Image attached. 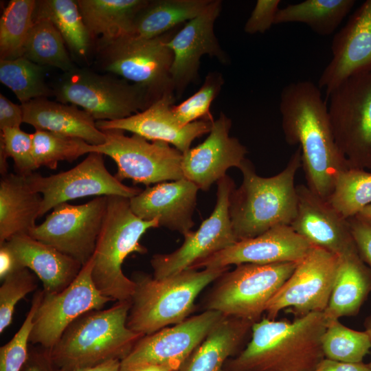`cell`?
Segmentation results:
<instances>
[{
    "label": "cell",
    "instance_id": "6da1fadb",
    "mask_svg": "<svg viewBox=\"0 0 371 371\" xmlns=\"http://www.w3.org/2000/svg\"><path fill=\"white\" fill-rule=\"evenodd\" d=\"M280 111L286 142L300 148L307 187L328 201L337 175L350 166L335 141L319 87L310 80L286 85Z\"/></svg>",
    "mask_w": 371,
    "mask_h": 371
},
{
    "label": "cell",
    "instance_id": "7a4b0ae2",
    "mask_svg": "<svg viewBox=\"0 0 371 371\" xmlns=\"http://www.w3.org/2000/svg\"><path fill=\"white\" fill-rule=\"evenodd\" d=\"M326 321L311 313L292 322L265 317L251 327V338L225 371H312L324 358L321 338Z\"/></svg>",
    "mask_w": 371,
    "mask_h": 371
},
{
    "label": "cell",
    "instance_id": "3957f363",
    "mask_svg": "<svg viewBox=\"0 0 371 371\" xmlns=\"http://www.w3.org/2000/svg\"><path fill=\"white\" fill-rule=\"evenodd\" d=\"M301 167L300 147L285 168L270 177L258 175L252 163L245 160L239 168L243 182L232 192L229 207L238 241L254 238L278 225L291 224L297 208L295 177Z\"/></svg>",
    "mask_w": 371,
    "mask_h": 371
},
{
    "label": "cell",
    "instance_id": "277c9868",
    "mask_svg": "<svg viewBox=\"0 0 371 371\" xmlns=\"http://www.w3.org/2000/svg\"><path fill=\"white\" fill-rule=\"evenodd\" d=\"M130 300L89 311L74 321L49 350L57 371H74L123 359L144 335L126 325Z\"/></svg>",
    "mask_w": 371,
    "mask_h": 371
},
{
    "label": "cell",
    "instance_id": "5b68a950",
    "mask_svg": "<svg viewBox=\"0 0 371 371\" xmlns=\"http://www.w3.org/2000/svg\"><path fill=\"white\" fill-rule=\"evenodd\" d=\"M229 269V267L187 269L163 278L135 273L128 328L146 335L182 322L195 310V301L201 291Z\"/></svg>",
    "mask_w": 371,
    "mask_h": 371
},
{
    "label": "cell",
    "instance_id": "8992f818",
    "mask_svg": "<svg viewBox=\"0 0 371 371\" xmlns=\"http://www.w3.org/2000/svg\"><path fill=\"white\" fill-rule=\"evenodd\" d=\"M158 220L146 221L132 211L129 199L107 196L106 213L93 254L92 278L102 295L113 301L131 300L135 283L122 271V264L132 253L145 254L139 240Z\"/></svg>",
    "mask_w": 371,
    "mask_h": 371
},
{
    "label": "cell",
    "instance_id": "52a82bcc",
    "mask_svg": "<svg viewBox=\"0 0 371 371\" xmlns=\"http://www.w3.org/2000/svg\"><path fill=\"white\" fill-rule=\"evenodd\" d=\"M53 90L58 102L81 107L95 121L126 118L158 100L144 87L87 68L65 73Z\"/></svg>",
    "mask_w": 371,
    "mask_h": 371
},
{
    "label": "cell",
    "instance_id": "ba28073f",
    "mask_svg": "<svg viewBox=\"0 0 371 371\" xmlns=\"http://www.w3.org/2000/svg\"><path fill=\"white\" fill-rule=\"evenodd\" d=\"M297 263L236 265L234 269L227 270L215 281L205 297L203 310L215 311L225 317L257 322Z\"/></svg>",
    "mask_w": 371,
    "mask_h": 371
},
{
    "label": "cell",
    "instance_id": "9c48e42d",
    "mask_svg": "<svg viewBox=\"0 0 371 371\" xmlns=\"http://www.w3.org/2000/svg\"><path fill=\"white\" fill-rule=\"evenodd\" d=\"M177 30L152 38L124 36L97 45L103 69L144 87L157 99L175 93L170 76L173 54L167 43Z\"/></svg>",
    "mask_w": 371,
    "mask_h": 371
},
{
    "label": "cell",
    "instance_id": "30bf717a",
    "mask_svg": "<svg viewBox=\"0 0 371 371\" xmlns=\"http://www.w3.org/2000/svg\"><path fill=\"white\" fill-rule=\"evenodd\" d=\"M327 98L335 139L349 166L371 169V72L347 79Z\"/></svg>",
    "mask_w": 371,
    "mask_h": 371
},
{
    "label": "cell",
    "instance_id": "8fae6325",
    "mask_svg": "<svg viewBox=\"0 0 371 371\" xmlns=\"http://www.w3.org/2000/svg\"><path fill=\"white\" fill-rule=\"evenodd\" d=\"M104 144L91 146V153L111 157L116 164L115 177L120 181L131 179L146 186L183 178V153L164 142H149L136 134L126 136L123 131H103Z\"/></svg>",
    "mask_w": 371,
    "mask_h": 371
},
{
    "label": "cell",
    "instance_id": "7c38bea8",
    "mask_svg": "<svg viewBox=\"0 0 371 371\" xmlns=\"http://www.w3.org/2000/svg\"><path fill=\"white\" fill-rule=\"evenodd\" d=\"M338 262V256L312 246L268 303L266 317L276 319L282 311L292 313L295 318L323 313L329 302Z\"/></svg>",
    "mask_w": 371,
    "mask_h": 371
},
{
    "label": "cell",
    "instance_id": "4fadbf2b",
    "mask_svg": "<svg viewBox=\"0 0 371 371\" xmlns=\"http://www.w3.org/2000/svg\"><path fill=\"white\" fill-rule=\"evenodd\" d=\"M31 188L41 194L39 217L56 205L89 196H120L131 199L142 190L128 186L106 169L103 155L91 153L71 169L47 177L32 173L26 177Z\"/></svg>",
    "mask_w": 371,
    "mask_h": 371
},
{
    "label": "cell",
    "instance_id": "5bb4252c",
    "mask_svg": "<svg viewBox=\"0 0 371 371\" xmlns=\"http://www.w3.org/2000/svg\"><path fill=\"white\" fill-rule=\"evenodd\" d=\"M107 196H98L82 205H56L29 235L79 262L92 258L104 218Z\"/></svg>",
    "mask_w": 371,
    "mask_h": 371
},
{
    "label": "cell",
    "instance_id": "9a60e30c",
    "mask_svg": "<svg viewBox=\"0 0 371 371\" xmlns=\"http://www.w3.org/2000/svg\"><path fill=\"white\" fill-rule=\"evenodd\" d=\"M234 188L233 179L227 175L217 182L216 203L210 216L196 231L183 236V243L177 249L153 256L150 265L154 278H163L189 269L196 262L238 241L229 211L230 196Z\"/></svg>",
    "mask_w": 371,
    "mask_h": 371
},
{
    "label": "cell",
    "instance_id": "2e32d148",
    "mask_svg": "<svg viewBox=\"0 0 371 371\" xmlns=\"http://www.w3.org/2000/svg\"><path fill=\"white\" fill-rule=\"evenodd\" d=\"M93 255L75 280L58 293L44 292L35 313L30 343L52 348L66 328L82 315L100 310L111 298L104 296L92 278Z\"/></svg>",
    "mask_w": 371,
    "mask_h": 371
},
{
    "label": "cell",
    "instance_id": "e0dca14e",
    "mask_svg": "<svg viewBox=\"0 0 371 371\" xmlns=\"http://www.w3.org/2000/svg\"><path fill=\"white\" fill-rule=\"evenodd\" d=\"M215 311H204L172 326L142 336L120 361V371L144 363H181L224 317Z\"/></svg>",
    "mask_w": 371,
    "mask_h": 371
},
{
    "label": "cell",
    "instance_id": "ac0fdd59",
    "mask_svg": "<svg viewBox=\"0 0 371 371\" xmlns=\"http://www.w3.org/2000/svg\"><path fill=\"white\" fill-rule=\"evenodd\" d=\"M221 8V1L211 0L202 12L186 23L168 41L173 54L170 76L177 96L196 80L203 55L214 57L222 64L229 63V57L222 49L214 30Z\"/></svg>",
    "mask_w": 371,
    "mask_h": 371
},
{
    "label": "cell",
    "instance_id": "d6986e66",
    "mask_svg": "<svg viewBox=\"0 0 371 371\" xmlns=\"http://www.w3.org/2000/svg\"><path fill=\"white\" fill-rule=\"evenodd\" d=\"M312 246L291 225H278L254 238L238 240L196 262L189 269L227 267L244 263H297L306 256Z\"/></svg>",
    "mask_w": 371,
    "mask_h": 371
},
{
    "label": "cell",
    "instance_id": "ffe728a7",
    "mask_svg": "<svg viewBox=\"0 0 371 371\" xmlns=\"http://www.w3.org/2000/svg\"><path fill=\"white\" fill-rule=\"evenodd\" d=\"M232 120L221 113L212 123L207 137L183 154V178L199 190L207 191L212 185L226 176L232 167L240 168L248 150L240 141L229 135Z\"/></svg>",
    "mask_w": 371,
    "mask_h": 371
},
{
    "label": "cell",
    "instance_id": "44dd1931",
    "mask_svg": "<svg viewBox=\"0 0 371 371\" xmlns=\"http://www.w3.org/2000/svg\"><path fill=\"white\" fill-rule=\"evenodd\" d=\"M333 57L322 73L318 87L326 98L347 79L371 72V0L364 1L333 36Z\"/></svg>",
    "mask_w": 371,
    "mask_h": 371
},
{
    "label": "cell",
    "instance_id": "7402d4cb",
    "mask_svg": "<svg viewBox=\"0 0 371 371\" xmlns=\"http://www.w3.org/2000/svg\"><path fill=\"white\" fill-rule=\"evenodd\" d=\"M175 100L174 93L166 94L142 111L121 120L96 121V126L102 131H126L148 141L166 142L183 154L195 139L210 132L214 120L204 119L182 125L172 110Z\"/></svg>",
    "mask_w": 371,
    "mask_h": 371
},
{
    "label": "cell",
    "instance_id": "603a6c76",
    "mask_svg": "<svg viewBox=\"0 0 371 371\" xmlns=\"http://www.w3.org/2000/svg\"><path fill=\"white\" fill-rule=\"evenodd\" d=\"M297 208L291 227L311 245L339 257L357 250L348 220L307 186H296Z\"/></svg>",
    "mask_w": 371,
    "mask_h": 371
},
{
    "label": "cell",
    "instance_id": "cb8c5ba5",
    "mask_svg": "<svg viewBox=\"0 0 371 371\" xmlns=\"http://www.w3.org/2000/svg\"><path fill=\"white\" fill-rule=\"evenodd\" d=\"M199 188L183 178L147 186L129 199L133 213L142 220H158L159 227L186 235L193 227Z\"/></svg>",
    "mask_w": 371,
    "mask_h": 371
},
{
    "label": "cell",
    "instance_id": "d4e9b609",
    "mask_svg": "<svg viewBox=\"0 0 371 371\" xmlns=\"http://www.w3.org/2000/svg\"><path fill=\"white\" fill-rule=\"evenodd\" d=\"M4 243L14 256L16 269L31 270L42 281L45 293L65 289L82 267L77 260L30 235H16Z\"/></svg>",
    "mask_w": 371,
    "mask_h": 371
},
{
    "label": "cell",
    "instance_id": "484cf974",
    "mask_svg": "<svg viewBox=\"0 0 371 371\" xmlns=\"http://www.w3.org/2000/svg\"><path fill=\"white\" fill-rule=\"evenodd\" d=\"M21 104L23 122L36 130L78 137L94 146L102 145L106 140V134L97 127L93 117L76 105L46 98Z\"/></svg>",
    "mask_w": 371,
    "mask_h": 371
},
{
    "label": "cell",
    "instance_id": "4316f807",
    "mask_svg": "<svg viewBox=\"0 0 371 371\" xmlns=\"http://www.w3.org/2000/svg\"><path fill=\"white\" fill-rule=\"evenodd\" d=\"M41 194L30 186L26 177L13 173L0 181V245L34 228L42 203Z\"/></svg>",
    "mask_w": 371,
    "mask_h": 371
},
{
    "label": "cell",
    "instance_id": "83f0119b",
    "mask_svg": "<svg viewBox=\"0 0 371 371\" xmlns=\"http://www.w3.org/2000/svg\"><path fill=\"white\" fill-rule=\"evenodd\" d=\"M371 292V271L357 249L339 257L335 281L327 307L326 322L357 315Z\"/></svg>",
    "mask_w": 371,
    "mask_h": 371
},
{
    "label": "cell",
    "instance_id": "f1b7e54d",
    "mask_svg": "<svg viewBox=\"0 0 371 371\" xmlns=\"http://www.w3.org/2000/svg\"><path fill=\"white\" fill-rule=\"evenodd\" d=\"M254 324L224 316L175 371H225L227 361L240 348Z\"/></svg>",
    "mask_w": 371,
    "mask_h": 371
},
{
    "label": "cell",
    "instance_id": "f546056e",
    "mask_svg": "<svg viewBox=\"0 0 371 371\" xmlns=\"http://www.w3.org/2000/svg\"><path fill=\"white\" fill-rule=\"evenodd\" d=\"M148 0H77L91 40L108 43L128 34L133 21Z\"/></svg>",
    "mask_w": 371,
    "mask_h": 371
},
{
    "label": "cell",
    "instance_id": "4dcf8cb0",
    "mask_svg": "<svg viewBox=\"0 0 371 371\" xmlns=\"http://www.w3.org/2000/svg\"><path fill=\"white\" fill-rule=\"evenodd\" d=\"M211 0H155L135 16L126 36L152 38L164 34L198 16Z\"/></svg>",
    "mask_w": 371,
    "mask_h": 371
},
{
    "label": "cell",
    "instance_id": "1f68e13d",
    "mask_svg": "<svg viewBox=\"0 0 371 371\" xmlns=\"http://www.w3.org/2000/svg\"><path fill=\"white\" fill-rule=\"evenodd\" d=\"M355 4L354 0H306L279 8L274 25L302 23L315 33L332 34Z\"/></svg>",
    "mask_w": 371,
    "mask_h": 371
},
{
    "label": "cell",
    "instance_id": "d6a6232c",
    "mask_svg": "<svg viewBox=\"0 0 371 371\" xmlns=\"http://www.w3.org/2000/svg\"><path fill=\"white\" fill-rule=\"evenodd\" d=\"M35 19L49 20L61 34L71 54L79 58H87L92 40L76 1H36L33 14V19Z\"/></svg>",
    "mask_w": 371,
    "mask_h": 371
},
{
    "label": "cell",
    "instance_id": "836d02e7",
    "mask_svg": "<svg viewBox=\"0 0 371 371\" xmlns=\"http://www.w3.org/2000/svg\"><path fill=\"white\" fill-rule=\"evenodd\" d=\"M23 56L42 67H54L65 73L75 68L61 34L47 19H33Z\"/></svg>",
    "mask_w": 371,
    "mask_h": 371
},
{
    "label": "cell",
    "instance_id": "e575fe53",
    "mask_svg": "<svg viewBox=\"0 0 371 371\" xmlns=\"http://www.w3.org/2000/svg\"><path fill=\"white\" fill-rule=\"evenodd\" d=\"M0 81L10 89L21 104L54 96L45 80L43 67L22 56L0 60Z\"/></svg>",
    "mask_w": 371,
    "mask_h": 371
},
{
    "label": "cell",
    "instance_id": "d590c367",
    "mask_svg": "<svg viewBox=\"0 0 371 371\" xmlns=\"http://www.w3.org/2000/svg\"><path fill=\"white\" fill-rule=\"evenodd\" d=\"M35 0H11L0 19V60L22 57L33 24Z\"/></svg>",
    "mask_w": 371,
    "mask_h": 371
},
{
    "label": "cell",
    "instance_id": "8d00e7d4",
    "mask_svg": "<svg viewBox=\"0 0 371 371\" xmlns=\"http://www.w3.org/2000/svg\"><path fill=\"white\" fill-rule=\"evenodd\" d=\"M328 201L344 218L355 217L371 203V172L351 167L342 170Z\"/></svg>",
    "mask_w": 371,
    "mask_h": 371
},
{
    "label": "cell",
    "instance_id": "74e56055",
    "mask_svg": "<svg viewBox=\"0 0 371 371\" xmlns=\"http://www.w3.org/2000/svg\"><path fill=\"white\" fill-rule=\"evenodd\" d=\"M325 358L347 363H361L370 352L371 341L368 333L342 324L339 319L326 322L321 338Z\"/></svg>",
    "mask_w": 371,
    "mask_h": 371
},
{
    "label": "cell",
    "instance_id": "f35d334b",
    "mask_svg": "<svg viewBox=\"0 0 371 371\" xmlns=\"http://www.w3.org/2000/svg\"><path fill=\"white\" fill-rule=\"evenodd\" d=\"M33 157L38 168L56 170L59 161L71 162L89 154L91 144L82 139L49 131L36 130L32 133Z\"/></svg>",
    "mask_w": 371,
    "mask_h": 371
},
{
    "label": "cell",
    "instance_id": "ab89813d",
    "mask_svg": "<svg viewBox=\"0 0 371 371\" xmlns=\"http://www.w3.org/2000/svg\"><path fill=\"white\" fill-rule=\"evenodd\" d=\"M223 84L224 80L221 73H209L196 93L179 104L172 106V112L179 122L187 125L204 119L213 121L210 108Z\"/></svg>",
    "mask_w": 371,
    "mask_h": 371
},
{
    "label": "cell",
    "instance_id": "60d3db41",
    "mask_svg": "<svg viewBox=\"0 0 371 371\" xmlns=\"http://www.w3.org/2000/svg\"><path fill=\"white\" fill-rule=\"evenodd\" d=\"M37 276L27 268H19L8 274L0 287V333L12 322L15 306L37 288Z\"/></svg>",
    "mask_w": 371,
    "mask_h": 371
},
{
    "label": "cell",
    "instance_id": "b9f144b4",
    "mask_svg": "<svg viewBox=\"0 0 371 371\" xmlns=\"http://www.w3.org/2000/svg\"><path fill=\"white\" fill-rule=\"evenodd\" d=\"M43 295V290L36 292L22 326L11 340L0 348V371H21L27 361L33 320Z\"/></svg>",
    "mask_w": 371,
    "mask_h": 371
},
{
    "label": "cell",
    "instance_id": "7bdbcfd3",
    "mask_svg": "<svg viewBox=\"0 0 371 371\" xmlns=\"http://www.w3.org/2000/svg\"><path fill=\"white\" fill-rule=\"evenodd\" d=\"M0 150L14 163L16 174L27 177L38 168L33 157L32 134L21 128H5L1 130Z\"/></svg>",
    "mask_w": 371,
    "mask_h": 371
},
{
    "label": "cell",
    "instance_id": "ee69618b",
    "mask_svg": "<svg viewBox=\"0 0 371 371\" xmlns=\"http://www.w3.org/2000/svg\"><path fill=\"white\" fill-rule=\"evenodd\" d=\"M280 3V0H258L245 24L244 31L254 34L269 30L274 25Z\"/></svg>",
    "mask_w": 371,
    "mask_h": 371
},
{
    "label": "cell",
    "instance_id": "f6af8a7d",
    "mask_svg": "<svg viewBox=\"0 0 371 371\" xmlns=\"http://www.w3.org/2000/svg\"><path fill=\"white\" fill-rule=\"evenodd\" d=\"M348 221L358 253L371 271V225L355 217Z\"/></svg>",
    "mask_w": 371,
    "mask_h": 371
},
{
    "label": "cell",
    "instance_id": "bcb514c9",
    "mask_svg": "<svg viewBox=\"0 0 371 371\" xmlns=\"http://www.w3.org/2000/svg\"><path fill=\"white\" fill-rule=\"evenodd\" d=\"M23 122V111L21 104L13 103L0 94V129L20 128Z\"/></svg>",
    "mask_w": 371,
    "mask_h": 371
},
{
    "label": "cell",
    "instance_id": "7dc6e473",
    "mask_svg": "<svg viewBox=\"0 0 371 371\" xmlns=\"http://www.w3.org/2000/svg\"><path fill=\"white\" fill-rule=\"evenodd\" d=\"M21 371H57L50 357L49 349L37 346L29 350Z\"/></svg>",
    "mask_w": 371,
    "mask_h": 371
},
{
    "label": "cell",
    "instance_id": "c3c4849f",
    "mask_svg": "<svg viewBox=\"0 0 371 371\" xmlns=\"http://www.w3.org/2000/svg\"><path fill=\"white\" fill-rule=\"evenodd\" d=\"M312 371H371L368 364L347 363L324 358Z\"/></svg>",
    "mask_w": 371,
    "mask_h": 371
},
{
    "label": "cell",
    "instance_id": "681fc988",
    "mask_svg": "<svg viewBox=\"0 0 371 371\" xmlns=\"http://www.w3.org/2000/svg\"><path fill=\"white\" fill-rule=\"evenodd\" d=\"M16 269L14 256L5 245H0V278L3 280L8 274Z\"/></svg>",
    "mask_w": 371,
    "mask_h": 371
},
{
    "label": "cell",
    "instance_id": "f907efd6",
    "mask_svg": "<svg viewBox=\"0 0 371 371\" xmlns=\"http://www.w3.org/2000/svg\"><path fill=\"white\" fill-rule=\"evenodd\" d=\"M180 365L178 363H144L134 367L130 371H175Z\"/></svg>",
    "mask_w": 371,
    "mask_h": 371
},
{
    "label": "cell",
    "instance_id": "816d5d0a",
    "mask_svg": "<svg viewBox=\"0 0 371 371\" xmlns=\"http://www.w3.org/2000/svg\"><path fill=\"white\" fill-rule=\"evenodd\" d=\"M74 371H120V361L110 360L93 367L82 368Z\"/></svg>",
    "mask_w": 371,
    "mask_h": 371
},
{
    "label": "cell",
    "instance_id": "f5cc1de1",
    "mask_svg": "<svg viewBox=\"0 0 371 371\" xmlns=\"http://www.w3.org/2000/svg\"><path fill=\"white\" fill-rule=\"evenodd\" d=\"M355 218L361 222L371 225V203L360 211Z\"/></svg>",
    "mask_w": 371,
    "mask_h": 371
},
{
    "label": "cell",
    "instance_id": "db71d44e",
    "mask_svg": "<svg viewBox=\"0 0 371 371\" xmlns=\"http://www.w3.org/2000/svg\"><path fill=\"white\" fill-rule=\"evenodd\" d=\"M365 331L368 333L371 341V314L366 317L363 322ZM371 368V361L368 364Z\"/></svg>",
    "mask_w": 371,
    "mask_h": 371
}]
</instances>
